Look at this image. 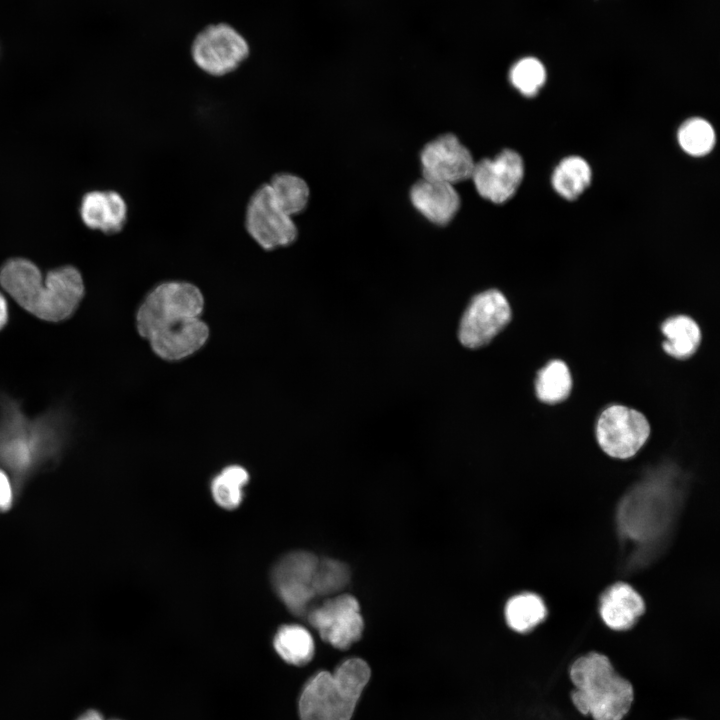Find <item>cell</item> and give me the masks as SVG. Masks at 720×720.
Wrapping results in <instances>:
<instances>
[{
    "label": "cell",
    "instance_id": "obj_30",
    "mask_svg": "<svg viewBox=\"0 0 720 720\" xmlns=\"http://www.w3.org/2000/svg\"><path fill=\"white\" fill-rule=\"evenodd\" d=\"M76 720H105L102 714L97 710H87L79 715Z\"/></svg>",
    "mask_w": 720,
    "mask_h": 720
},
{
    "label": "cell",
    "instance_id": "obj_21",
    "mask_svg": "<svg viewBox=\"0 0 720 720\" xmlns=\"http://www.w3.org/2000/svg\"><path fill=\"white\" fill-rule=\"evenodd\" d=\"M266 183L275 201L291 217L300 214L307 207L310 190L300 176L290 172H278Z\"/></svg>",
    "mask_w": 720,
    "mask_h": 720
},
{
    "label": "cell",
    "instance_id": "obj_20",
    "mask_svg": "<svg viewBox=\"0 0 720 720\" xmlns=\"http://www.w3.org/2000/svg\"><path fill=\"white\" fill-rule=\"evenodd\" d=\"M662 332L667 338L663 343L665 352L677 359L691 356L701 340V332L697 323L684 315L666 320L662 325Z\"/></svg>",
    "mask_w": 720,
    "mask_h": 720
},
{
    "label": "cell",
    "instance_id": "obj_10",
    "mask_svg": "<svg viewBox=\"0 0 720 720\" xmlns=\"http://www.w3.org/2000/svg\"><path fill=\"white\" fill-rule=\"evenodd\" d=\"M306 616L321 638L338 649H347L358 641L364 628L359 603L348 594L327 599Z\"/></svg>",
    "mask_w": 720,
    "mask_h": 720
},
{
    "label": "cell",
    "instance_id": "obj_12",
    "mask_svg": "<svg viewBox=\"0 0 720 720\" xmlns=\"http://www.w3.org/2000/svg\"><path fill=\"white\" fill-rule=\"evenodd\" d=\"M524 175L521 156L505 149L493 159L475 163L471 178L477 192L493 203H503L517 191Z\"/></svg>",
    "mask_w": 720,
    "mask_h": 720
},
{
    "label": "cell",
    "instance_id": "obj_7",
    "mask_svg": "<svg viewBox=\"0 0 720 720\" xmlns=\"http://www.w3.org/2000/svg\"><path fill=\"white\" fill-rule=\"evenodd\" d=\"M650 426L643 414L621 405L605 409L597 423L596 438L600 448L612 458L627 459L645 444Z\"/></svg>",
    "mask_w": 720,
    "mask_h": 720
},
{
    "label": "cell",
    "instance_id": "obj_9",
    "mask_svg": "<svg viewBox=\"0 0 720 720\" xmlns=\"http://www.w3.org/2000/svg\"><path fill=\"white\" fill-rule=\"evenodd\" d=\"M359 699L333 673L319 671L307 681L300 695V720H350Z\"/></svg>",
    "mask_w": 720,
    "mask_h": 720
},
{
    "label": "cell",
    "instance_id": "obj_27",
    "mask_svg": "<svg viewBox=\"0 0 720 720\" xmlns=\"http://www.w3.org/2000/svg\"><path fill=\"white\" fill-rule=\"evenodd\" d=\"M349 578V569L344 563L334 559L319 558L315 579L317 597L340 591L346 586Z\"/></svg>",
    "mask_w": 720,
    "mask_h": 720
},
{
    "label": "cell",
    "instance_id": "obj_25",
    "mask_svg": "<svg viewBox=\"0 0 720 720\" xmlns=\"http://www.w3.org/2000/svg\"><path fill=\"white\" fill-rule=\"evenodd\" d=\"M677 139L684 152L694 157H701L713 149L716 135L707 120L694 117L686 120L679 127Z\"/></svg>",
    "mask_w": 720,
    "mask_h": 720
},
{
    "label": "cell",
    "instance_id": "obj_16",
    "mask_svg": "<svg viewBox=\"0 0 720 720\" xmlns=\"http://www.w3.org/2000/svg\"><path fill=\"white\" fill-rule=\"evenodd\" d=\"M80 216L88 228L114 234L127 223L128 206L116 191H91L82 198Z\"/></svg>",
    "mask_w": 720,
    "mask_h": 720
},
{
    "label": "cell",
    "instance_id": "obj_4",
    "mask_svg": "<svg viewBox=\"0 0 720 720\" xmlns=\"http://www.w3.org/2000/svg\"><path fill=\"white\" fill-rule=\"evenodd\" d=\"M204 298L200 289L182 281L164 282L144 299L136 314L139 334L148 339L157 330L172 323L200 317Z\"/></svg>",
    "mask_w": 720,
    "mask_h": 720
},
{
    "label": "cell",
    "instance_id": "obj_3",
    "mask_svg": "<svg viewBox=\"0 0 720 720\" xmlns=\"http://www.w3.org/2000/svg\"><path fill=\"white\" fill-rule=\"evenodd\" d=\"M569 676L574 685L571 700L580 713L594 720H622L629 712L632 684L615 671L606 655L592 651L578 657Z\"/></svg>",
    "mask_w": 720,
    "mask_h": 720
},
{
    "label": "cell",
    "instance_id": "obj_19",
    "mask_svg": "<svg viewBox=\"0 0 720 720\" xmlns=\"http://www.w3.org/2000/svg\"><path fill=\"white\" fill-rule=\"evenodd\" d=\"M592 171L588 162L573 155L560 161L552 174L554 190L566 200H575L590 185Z\"/></svg>",
    "mask_w": 720,
    "mask_h": 720
},
{
    "label": "cell",
    "instance_id": "obj_13",
    "mask_svg": "<svg viewBox=\"0 0 720 720\" xmlns=\"http://www.w3.org/2000/svg\"><path fill=\"white\" fill-rule=\"evenodd\" d=\"M423 178L454 184L471 178L475 162L452 134L428 143L421 152Z\"/></svg>",
    "mask_w": 720,
    "mask_h": 720
},
{
    "label": "cell",
    "instance_id": "obj_17",
    "mask_svg": "<svg viewBox=\"0 0 720 720\" xmlns=\"http://www.w3.org/2000/svg\"><path fill=\"white\" fill-rule=\"evenodd\" d=\"M414 207L429 221L447 224L460 206V198L452 184L423 178L411 189Z\"/></svg>",
    "mask_w": 720,
    "mask_h": 720
},
{
    "label": "cell",
    "instance_id": "obj_26",
    "mask_svg": "<svg viewBox=\"0 0 720 720\" xmlns=\"http://www.w3.org/2000/svg\"><path fill=\"white\" fill-rule=\"evenodd\" d=\"M546 80L543 64L536 58L526 57L514 64L510 71L512 85L523 95L531 97L538 93Z\"/></svg>",
    "mask_w": 720,
    "mask_h": 720
},
{
    "label": "cell",
    "instance_id": "obj_24",
    "mask_svg": "<svg viewBox=\"0 0 720 720\" xmlns=\"http://www.w3.org/2000/svg\"><path fill=\"white\" fill-rule=\"evenodd\" d=\"M572 387L567 365L560 360L548 363L538 374L536 392L538 398L548 404L565 400Z\"/></svg>",
    "mask_w": 720,
    "mask_h": 720
},
{
    "label": "cell",
    "instance_id": "obj_1",
    "mask_svg": "<svg viewBox=\"0 0 720 720\" xmlns=\"http://www.w3.org/2000/svg\"><path fill=\"white\" fill-rule=\"evenodd\" d=\"M0 285L26 311L53 322L70 317L84 294L82 276L73 266L53 269L43 278L25 258H12L2 265Z\"/></svg>",
    "mask_w": 720,
    "mask_h": 720
},
{
    "label": "cell",
    "instance_id": "obj_23",
    "mask_svg": "<svg viewBox=\"0 0 720 720\" xmlns=\"http://www.w3.org/2000/svg\"><path fill=\"white\" fill-rule=\"evenodd\" d=\"M249 481L246 469L239 465L224 468L211 483V493L215 502L222 508L233 510L243 499V488Z\"/></svg>",
    "mask_w": 720,
    "mask_h": 720
},
{
    "label": "cell",
    "instance_id": "obj_14",
    "mask_svg": "<svg viewBox=\"0 0 720 720\" xmlns=\"http://www.w3.org/2000/svg\"><path fill=\"white\" fill-rule=\"evenodd\" d=\"M597 608L601 621L609 629L626 631L646 612V603L634 586L616 581L601 592Z\"/></svg>",
    "mask_w": 720,
    "mask_h": 720
},
{
    "label": "cell",
    "instance_id": "obj_8",
    "mask_svg": "<svg viewBox=\"0 0 720 720\" xmlns=\"http://www.w3.org/2000/svg\"><path fill=\"white\" fill-rule=\"evenodd\" d=\"M248 54L249 46L246 40L227 24L206 27L197 35L192 45L195 64L212 76L233 72Z\"/></svg>",
    "mask_w": 720,
    "mask_h": 720
},
{
    "label": "cell",
    "instance_id": "obj_6",
    "mask_svg": "<svg viewBox=\"0 0 720 720\" xmlns=\"http://www.w3.org/2000/svg\"><path fill=\"white\" fill-rule=\"evenodd\" d=\"M244 226L248 235L267 251L287 247L298 236L293 217L275 201L267 183L260 185L250 196Z\"/></svg>",
    "mask_w": 720,
    "mask_h": 720
},
{
    "label": "cell",
    "instance_id": "obj_2",
    "mask_svg": "<svg viewBox=\"0 0 720 720\" xmlns=\"http://www.w3.org/2000/svg\"><path fill=\"white\" fill-rule=\"evenodd\" d=\"M0 419V468L11 477L19 496L41 469L56 462L63 438L48 418L29 420L6 404Z\"/></svg>",
    "mask_w": 720,
    "mask_h": 720
},
{
    "label": "cell",
    "instance_id": "obj_5",
    "mask_svg": "<svg viewBox=\"0 0 720 720\" xmlns=\"http://www.w3.org/2000/svg\"><path fill=\"white\" fill-rule=\"evenodd\" d=\"M318 563L319 558L313 553L294 551L282 556L272 568V586L286 608L296 616H306L317 598Z\"/></svg>",
    "mask_w": 720,
    "mask_h": 720
},
{
    "label": "cell",
    "instance_id": "obj_22",
    "mask_svg": "<svg viewBox=\"0 0 720 720\" xmlns=\"http://www.w3.org/2000/svg\"><path fill=\"white\" fill-rule=\"evenodd\" d=\"M273 645L279 656L289 664L305 665L314 655V640L301 625L290 624L279 628Z\"/></svg>",
    "mask_w": 720,
    "mask_h": 720
},
{
    "label": "cell",
    "instance_id": "obj_31",
    "mask_svg": "<svg viewBox=\"0 0 720 720\" xmlns=\"http://www.w3.org/2000/svg\"><path fill=\"white\" fill-rule=\"evenodd\" d=\"M114 720H118V719H114Z\"/></svg>",
    "mask_w": 720,
    "mask_h": 720
},
{
    "label": "cell",
    "instance_id": "obj_29",
    "mask_svg": "<svg viewBox=\"0 0 720 720\" xmlns=\"http://www.w3.org/2000/svg\"><path fill=\"white\" fill-rule=\"evenodd\" d=\"M8 321V305L4 295L0 292V330Z\"/></svg>",
    "mask_w": 720,
    "mask_h": 720
},
{
    "label": "cell",
    "instance_id": "obj_11",
    "mask_svg": "<svg viewBox=\"0 0 720 720\" xmlns=\"http://www.w3.org/2000/svg\"><path fill=\"white\" fill-rule=\"evenodd\" d=\"M511 308L505 296L491 289L476 295L459 325V340L468 348L488 344L510 321Z\"/></svg>",
    "mask_w": 720,
    "mask_h": 720
},
{
    "label": "cell",
    "instance_id": "obj_15",
    "mask_svg": "<svg viewBox=\"0 0 720 720\" xmlns=\"http://www.w3.org/2000/svg\"><path fill=\"white\" fill-rule=\"evenodd\" d=\"M209 328L200 317L178 321L154 332L147 340L165 360H180L198 351L207 341Z\"/></svg>",
    "mask_w": 720,
    "mask_h": 720
},
{
    "label": "cell",
    "instance_id": "obj_28",
    "mask_svg": "<svg viewBox=\"0 0 720 720\" xmlns=\"http://www.w3.org/2000/svg\"><path fill=\"white\" fill-rule=\"evenodd\" d=\"M14 483L9 474L0 468V513L8 512L17 497Z\"/></svg>",
    "mask_w": 720,
    "mask_h": 720
},
{
    "label": "cell",
    "instance_id": "obj_18",
    "mask_svg": "<svg viewBox=\"0 0 720 720\" xmlns=\"http://www.w3.org/2000/svg\"><path fill=\"white\" fill-rule=\"evenodd\" d=\"M506 624L517 633H527L542 624L548 617V606L537 592H521L505 604Z\"/></svg>",
    "mask_w": 720,
    "mask_h": 720
}]
</instances>
